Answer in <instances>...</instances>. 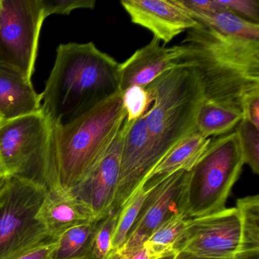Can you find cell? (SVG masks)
I'll return each instance as SVG.
<instances>
[{
  "instance_id": "obj_29",
  "label": "cell",
  "mask_w": 259,
  "mask_h": 259,
  "mask_svg": "<svg viewBox=\"0 0 259 259\" xmlns=\"http://www.w3.org/2000/svg\"><path fill=\"white\" fill-rule=\"evenodd\" d=\"M221 5L236 16L253 23L259 22L258 0H218Z\"/></svg>"
},
{
  "instance_id": "obj_37",
  "label": "cell",
  "mask_w": 259,
  "mask_h": 259,
  "mask_svg": "<svg viewBox=\"0 0 259 259\" xmlns=\"http://www.w3.org/2000/svg\"><path fill=\"white\" fill-rule=\"evenodd\" d=\"M85 259H96V258H95V257H94L93 256H92V257H88V258H85Z\"/></svg>"
},
{
  "instance_id": "obj_21",
  "label": "cell",
  "mask_w": 259,
  "mask_h": 259,
  "mask_svg": "<svg viewBox=\"0 0 259 259\" xmlns=\"http://www.w3.org/2000/svg\"><path fill=\"white\" fill-rule=\"evenodd\" d=\"M151 190L145 192L139 187L126 204L119 210V218L112 241V250L121 248L130 236L132 230L136 225L138 220L151 197Z\"/></svg>"
},
{
  "instance_id": "obj_32",
  "label": "cell",
  "mask_w": 259,
  "mask_h": 259,
  "mask_svg": "<svg viewBox=\"0 0 259 259\" xmlns=\"http://www.w3.org/2000/svg\"><path fill=\"white\" fill-rule=\"evenodd\" d=\"M57 242V239L48 241L19 254L14 259H51Z\"/></svg>"
},
{
  "instance_id": "obj_19",
  "label": "cell",
  "mask_w": 259,
  "mask_h": 259,
  "mask_svg": "<svg viewBox=\"0 0 259 259\" xmlns=\"http://www.w3.org/2000/svg\"><path fill=\"white\" fill-rule=\"evenodd\" d=\"M100 220L78 224L60 235L51 259H85L92 257L94 239Z\"/></svg>"
},
{
  "instance_id": "obj_35",
  "label": "cell",
  "mask_w": 259,
  "mask_h": 259,
  "mask_svg": "<svg viewBox=\"0 0 259 259\" xmlns=\"http://www.w3.org/2000/svg\"><path fill=\"white\" fill-rule=\"evenodd\" d=\"M6 177H3V176H0V189L4 186V183H5Z\"/></svg>"
},
{
  "instance_id": "obj_16",
  "label": "cell",
  "mask_w": 259,
  "mask_h": 259,
  "mask_svg": "<svg viewBox=\"0 0 259 259\" xmlns=\"http://www.w3.org/2000/svg\"><path fill=\"white\" fill-rule=\"evenodd\" d=\"M211 142L198 133H194L179 142L151 170L139 187L151 190L179 171H189L205 152Z\"/></svg>"
},
{
  "instance_id": "obj_4",
  "label": "cell",
  "mask_w": 259,
  "mask_h": 259,
  "mask_svg": "<svg viewBox=\"0 0 259 259\" xmlns=\"http://www.w3.org/2000/svg\"><path fill=\"white\" fill-rule=\"evenodd\" d=\"M145 89L152 101L145 115L156 166L179 142L197 133L195 119L204 98L195 71L185 66L165 72Z\"/></svg>"
},
{
  "instance_id": "obj_11",
  "label": "cell",
  "mask_w": 259,
  "mask_h": 259,
  "mask_svg": "<svg viewBox=\"0 0 259 259\" xmlns=\"http://www.w3.org/2000/svg\"><path fill=\"white\" fill-rule=\"evenodd\" d=\"M189 176V171H179L152 188L151 197L142 215L125 243L119 248L130 249L141 246L168 219L186 212Z\"/></svg>"
},
{
  "instance_id": "obj_15",
  "label": "cell",
  "mask_w": 259,
  "mask_h": 259,
  "mask_svg": "<svg viewBox=\"0 0 259 259\" xmlns=\"http://www.w3.org/2000/svg\"><path fill=\"white\" fill-rule=\"evenodd\" d=\"M41 96L32 81L7 63H0V120L40 111Z\"/></svg>"
},
{
  "instance_id": "obj_30",
  "label": "cell",
  "mask_w": 259,
  "mask_h": 259,
  "mask_svg": "<svg viewBox=\"0 0 259 259\" xmlns=\"http://www.w3.org/2000/svg\"><path fill=\"white\" fill-rule=\"evenodd\" d=\"M174 2L177 5L185 7L188 10L206 14L229 11L220 4L218 0H174Z\"/></svg>"
},
{
  "instance_id": "obj_27",
  "label": "cell",
  "mask_w": 259,
  "mask_h": 259,
  "mask_svg": "<svg viewBox=\"0 0 259 259\" xmlns=\"http://www.w3.org/2000/svg\"><path fill=\"white\" fill-rule=\"evenodd\" d=\"M175 252H177L175 250L159 246L146 241L137 248L111 250L104 259H157Z\"/></svg>"
},
{
  "instance_id": "obj_26",
  "label": "cell",
  "mask_w": 259,
  "mask_h": 259,
  "mask_svg": "<svg viewBox=\"0 0 259 259\" xmlns=\"http://www.w3.org/2000/svg\"><path fill=\"white\" fill-rule=\"evenodd\" d=\"M122 105L126 121L132 122L143 116L151 107V96L145 88L132 86L122 92Z\"/></svg>"
},
{
  "instance_id": "obj_2",
  "label": "cell",
  "mask_w": 259,
  "mask_h": 259,
  "mask_svg": "<svg viewBox=\"0 0 259 259\" xmlns=\"http://www.w3.org/2000/svg\"><path fill=\"white\" fill-rule=\"evenodd\" d=\"M119 67L93 42L60 45L40 95V110L52 128L73 120L119 92Z\"/></svg>"
},
{
  "instance_id": "obj_7",
  "label": "cell",
  "mask_w": 259,
  "mask_h": 259,
  "mask_svg": "<svg viewBox=\"0 0 259 259\" xmlns=\"http://www.w3.org/2000/svg\"><path fill=\"white\" fill-rule=\"evenodd\" d=\"M54 128L41 110L0 120V169L4 177H28L45 184L51 169Z\"/></svg>"
},
{
  "instance_id": "obj_6",
  "label": "cell",
  "mask_w": 259,
  "mask_h": 259,
  "mask_svg": "<svg viewBox=\"0 0 259 259\" xmlns=\"http://www.w3.org/2000/svg\"><path fill=\"white\" fill-rule=\"evenodd\" d=\"M243 165L236 132L211 140L205 152L189 171L186 188L189 218H201L225 208Z\"/></svg>"
},
{
  "instance_id": "obj_24",
  "label": "cell",
  "mask_w": 259,
  "mask_h": 259,
  "mask_svg": "<svg viewBox=\"0 0 259 259\" xmlns=\"http://www.w3.org/2000/svg\"><path fill=\"white\" fill-rule=\"evenodd\" d=\"M190 219L186 212L174 215L160 226L147 241L159 246L174 249V245L186 230Z\"/></svg>"
},
{
  "instance_id": "obj_13",
  "label": "cell",
  "mask_w": 259,
  "mask_h": 259,
  "mask_svg": "<svg viewBox=\"0 0 259 259\" xmlns=\"http://www.w3.org/2000/svg\"><path fill=\"white\" fill-rule=\"evenodd\" d=\"M120 4L133 23L146 28L164 45L199 25L174 0H123Z\"/></svg>"
},
{
  "instance_id": "obj_28",
  "label": "cell",
  "mask_w": 259,
  "mask_h": 259,
  "mask_svg": "<svg viewBox=\"0 0 259 259\" xmlns=\"http://www.w3.org/2000/svg\"><path fill=\"white\" fill-rule=\"evenodd\" d=\"M45 17L51 15H69L78 9L93 10L95 0H40Z\"/></svg>"
},
{
  "instance_id": "obj_23",
  "label": "cell",
  "mask_w": 259,
  "mask_h": 259,
  "mask_svg": "<svg viewBox=\"0 0 259 259\" xmlns=\"http://www.w3.org/2000/svg\"><path fill=\"white\" fill-rule=\"evenodd\" d=\"M244 164H247L253 174H259V130L251 122L242 119L236 126Z\"/></svg>"
},
{
  "instance_id": "obj_25",
  "label": "cell",
  "mask_w": 259,
  "mask_h": 259,
  "mask_svg": "<svg viewBox=\"0 0 259 259\" xmlns=\"http://www.w3.org/2000/svg\"><path fill=\"white\" fill-rule=\"evenodd\" d=\"M119 210L110 212L100 220L94 239L92 256L96 259H104L112 250V241L119 218Z\"/></svg>"
},
{
  "instance_id": "obj_5",
  "label": "cell",
  "mask_w": 259,
  "mask_h": 259,
  "mask_svg": "<svg viewBox=\"0 0 259 259\" xmlns=\"http://www.w3.org/2000/svg\"><path fill=\"white\" fill-rule=\"evenodd\" d=\"M49 190L28 177H7L0 189V259L19 254L52 240L38 213Z\"/></svg>"
},
{
  "instance_id": "obj_36",
  "label": "cell",
  "mask_w": 259,
  "mask_h": 259,
  "mask_svg": "<svg viewBox=\"0 0 259 259\" xmlns=\"http://www.w3.org/2000/svg\"><path fill=\"white\" fill-rule=\"evenodd\" d=\"M6 63L5 61H4V58H3L2 54H1V52H0V63Z\"/></svg>"
},
{
  "instance_id": "obj_17",
  "label": "cell",
  "mask_w": 259,
  "mask_h": 259,
  "mask_svg": "<svg viewBox=\"0 0 259 259\" xmlns=\"http://www.w3.org/2000/svg\"><path fill=\"white\" fill-rule=\"evenodd\" d=\"M38 218L50 236L55 239L71 227L96 220L74 194L60 196L50 192L40 207Z\"/></svg>"
},
{
  "instance_id": "obj_3",
  "label": "cell",
  "mask_w": 259,
  "mask_h": 259,
  "mask_svg": "<svg viewBox=\"0 0 259 259\" xmlns=\"http://www.w3.org/2000/svg\"><path fill=\"white\" fill-rule=\"evenodd\" d=\"M126 115L122 93L54 128L53 157L45 185L51 193L72 195L105 152Z\"/></svg>"
},
{
  "instance_id": "obj_38",
  "label": "cell",
  "mask_w": 259,
  "mask_h": 259,
  "mask_svg": "<svg viewBox=\"0 0 259 259\" xmlns=\"http://www.w3.org/2000/svg\"><path fill=\"white\" fill-rule=\"evenodd\" d=\"M0 176H3L2 174H1V169H0ZM3 177H4V176H3Z\"/></svg>"
},
{
  "instance_id": "obj_14",
  "label": "cell",
  "mask_w": 259,
  "mask_h": 259,
  "mask_svg": "<svg viewBox=\"0 0 259 259\" xmlns=\"http://www.w3.org/2000/svg\"><path fill=\"white\" fill-rule=\"evenodd\" d=\"M153 38L149 44L137 50L119 67V89L122 93L132 86L145 88L165 72L183 66L179 63L180 45L166 48Z\"/></svg>"
},
{
  "instance_id": "obj_20",
  "label": "cell",
  "mask_w": 259,
  "mask_h": 259,
  "mask_svg": "<svg viewBox=\"0 0 259 259\" xmlns=\"http://www.w3.org/2000/svg\"><path fill=\"white\" fill-rule=\"evenodd\" d=\"M242 119V113L216 103L204 101L195 119L197 133L205 138L228 134Z\"/></svg>"
},
{
  "instance_id": "obj_8",
  "label": "cell",
  "mask_w": 259,
  "mask_h": 259,
  "mask_svg": "<svg viewBox=\"0 0 259 259\" xmlns=\"http://www.w3.org/2000/svg\"><path fill=\"white\" fill-rule=\"evenodd\" d=\"M45 19L40 0H0V52L31 81Z\"/></svg>"
},
{
  "instance_id": "obj_1",
  "label": "cell",
  "mask_w": 259,
  "mask_h": 259,
  "mask_svg": "<svg viewBox=\"0 0 259 259\" xmlns=\"http://www.w3.org/2000/svg\"><path fill=\"white\" fill-rule=\"evenodd\" d=\"M180 47L179 63L194 69L204 101L242 112L244 97L259 92V41L199 24L187 31Z\"/></svg>"
},
{
  "instance_id": "obj_34",
  "label": "cell",
  "mask_w": 259,
  "mask_h": 259,
  "mask_svg": "<svg viewBox=\"0 0 259 259\" xmlns=\"http://www.w3.org/2000/svg\"><path fill=\"white\" fill-rule=\"evenodd\" d=\"M177 252L172 253V254H167V255L163 256V257H159L157 259H175Z\"/></svg>"
},
{
  "instance_id": "obj_10",
  "label": "cell",
  "mask_w": 259,
  "mask_h": 259,
  "mask_svg": "<svg viewBox=\"0 0 259 259\" xmlns=\"http://www.w3.org/2000/svg\"><path fill=\"white\" fill-rule=\"evenodd\" d=\"M127 128L126 120L74 195L92 212L94 218L101 220L112 211L120 172L121 152Z\"/></svg>"
},
{
  "instance_id": "obj_12",
  "label": "cell",
  "mask_w": 259,
  "mask_h": 259,
  "mask_svg": "<svg viewBox=\"0 0 259 259\" xmlns=\"http://www.w3.org/2000/svg\"><path fill=\"white\" fill-rule=\"evenodd\" d=\"M126 122L119 184L111 212L119 211L126 204L155 166L145 115L136 120Z\"/></svg>"
},
{
  "instance_id": "obj_18",
  "label": "cell",
  "mask_w": 259,
  "mask_h": 259,
  "mask_svg": "<svg viewBox=\"0 0 259 259\" xmlns=\"http://www.w3.org/2000/svg\"><path fill=\"white\" fill-rule=\"evenodd\" d=\"M179 7L183 9L198 23L212 28L221 34L244 40L259 41V24L245 20L232 12L206 14Z\"/></svg>"
},
{
  "instance_id": "obj_9",
  "label": "cell",
  "mask_w": 259,
  "mask_h": 259,
  "mask_svg": "<svg viewBox=\"0 0 259 259\" xmlns=\"http://www.w3.org/2000/svg\"><path fill=\"white\" fill-rule=\"evenodd\" d=\"M174 249L218 259L234 258L247 254L245 230L239 209L225 207L207 216L191 218Z\"/></svg>"
},
{
  "instance_id": "obj_22",
  "label": "cell",
  "mask_w": 259,
  "mask_h": 259,
  "mask_svg": "<svg viewBox=\"0 0 259 259\" xmlns=\"http://www.w3.org/2000/svg\"><path fill=\"white\" fill-rule=\"evenodd\" d=\"M243 222L248 253L259 252V196L249 195L236 201Z\"/></svg>"
},
{
  "instance_id": "obj_33",
  "label": "cell",
  "mask_w": 259,
  "mask_h": 259,
  "mask_svg": "<svg viewBox=\"0 0 259 259\" xmlns=\"http://www.w3.org/2000/svg\"><path fill=\"white\" fill-rule=\"evenodd\" d=\"M175 259H218L210 258V257H201V256L195 255L190 253L185 252V251H178ZM231 259H259V252L247 253L242 254L234 258Z\"/></svg>"
},
{
  "instance_id": "obj_31",
  "label": "cell",
  "mask_w": 259,
  "mask_h": 259,
  "mask_svg": "<svg viewBox=\"0 0 259 259\" xmlns=\"http://www.w3.org/2000/svg\"><path fill=\"white\" fill-rule=\"evenodd\" d=\"M242 119L251 122L259 130V92L244 97L242 102Z\"/></svg>"
}]
</instances>
